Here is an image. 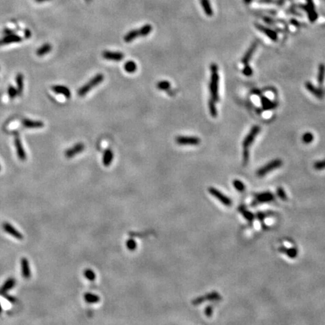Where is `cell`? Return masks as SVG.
<instances>
[{"instance_id": "6da1fadb", "label": "cell", "mask_w": 325, "mask_h": 325, "mask_svg": "<svg viewBox=\"0 0 325 325\" xmlns=\"http://www.w3.org/2000/svg\"><path fill=\"white\" fill-rule=\"evenodd\" d=\"M211 70V78L209 83V92L211 99L215 102L219 101V75H218V66L216 63L210 65Z\"/></svg>"}, {"instance_id": "7a4b0ae2", "label": "cell", "mask_w": 325, "mask_h": 325, "mask_svg": "<svg viewBox=\"0 0 325 325\" xmlns=\"http://www.w3.org/2000/svg\"><path fill=\"white\" fill-rule=\"evenodd\" d=\"M103 81H104V75L101 73L97 74V75H96L95 76H93L89 81H88L85 84H84L83 86L81 87V88L78 90L77 94L79 96H81V97H83L85 95L88 94L93 88L98 86V85H99L100 83H102Z\"/></svg>"}, {"instance_id": "3957f363", "label": "cell", "mask_w": 325, "mask_h": 325, "mask_svg": "<svg viewBox=\"0 0 325 325\" xmlns=\"http://www.w3.org/2000/svg\"><path fill=\"white\" fill-rule=\"evenodd\" d=\"M282 164H283V162H282L281 159H274V160L269 162L267 164L264 165L263 166H262L261 168L259 169L256 172V175L259 178H262V177L265 176L269 172L279 168V167L282 166Z\"/></svg>"}, {"instance_id": "277c9868", "label": "cell", "mask_w": 325, "mask_h": 325, "mask_svg": "<svg viewBox=\"0 0 325 325\" xmlns=\"http://www.w3.org/2000/svg\"><path fill=\"white\" fill-rule=\"evenodd\" d=\"M274 200H275V195L273 193L270 191L263 192V193H257L254 195V200L251 206L255 207L260 203H270V202L274 201Z\"/></svg>"}, {"instance_id": "5b68a950", "label": "cell", "mask_w": 325, "mask_h": 325, "mask_svg": "<svg viewBox=\"0 0 325 325\" xmlns=\"http://www.w3.org/2000/svg\"><path fill=\"white\" fill-rule=\"evenodd\" d=\"M208 193L211 195V196H214L215 198H216L217 200L219 202H221L223 205H224L225 206H232V200H230V198H229L228 196H226V195H224V193H221L220 190H218L216 188H209L208 189Z\"/></svg>"}, {"instance_id": "8992f818", "label": "cell", "mask_w": 325, "mask_h": 325, "mask_svg": "<svg viewBox=\"0 0 325 325\" xmlns=\"http://www.w3.org/2000/svg\"><path fill=\"white\" fill-rule=\"evenodd\" d=\"M175 142L180 145H198L201 140L196 136H178L175 138Z\"/></svg>"}, {"instance_id": "52a82bcc", "label": "cell", "mask_w": 325, "mask_h": 325, "mask_svg": "<svg viewBox=\"0 0 325 325\" xmlns=\"http://www.w3.org/2000/svg\"><path fill=\"white\" fill-rule=\"evenodd\" d=\"M260 127L259 126L255 125L253 126L252 129H251L249 133L245 136L243 142H242V146H243L244 148H248V147L252 144V142H254L256 136L260 133Z\"/></svg>"}, {"instance_id": "ba28073f", "label": "cell", "mask_w": 325, "mask_h": 325, "mask_svg": "<svg viewBox=\"0 0 325 325\" xmlns=\"http://www.w3.org/2000/svg\"><path fill=\"white\" fill-rule=\"evenodd\" d=\"M103 58L108 60L119 62L124 58V54L119 51H111V50H104L102 53Z\"/></svg>"}, {"instance_id": "9c48e42d", "label": "cell", "mask_w": 325, "mask_h": 325, "mask_svg": "<svg viewBox=\"0 0 325 325\" xmlns=\"http://www.w3.org/2000/svg\"><path fill=\"white\" fill-rule=\"evenodd\" d=\"M85 149V145L82 142H78L76 143L74 146L67 149L65 151V156L67 158H72L77 154L81 153Z\"/></svg>"}, {"instance_id": "30bf717a", "label": "cell", "mask_w": 325, "mask_h": 325, "mask_svg": "<svg viewBox=\"0 0 325 325\" xmlns=\"http://www.w3.org/2000/svg\"><path fill=\"white\" fill-rule=\"evenodd\" d=\"M14 145H15L18 158L21 160H22V161L27 160V154H26L25 150H24V147H23L22 142H21L19 136H16L15 138H14Z\"/></svg>"}, {"instance_id": "8fae6325", "label": "cell", "mask_w": 325, "mask_h": 325, "mask_svg": "<svg viewBox=\"0 0 325 325\" xmlns=\"http://www.w3.org/2000/svg\"><path fill=\"white\" fill-rule=\"evenodd\" d=\"M2 227H3V230H4L6 233H8L11 235V236L15 238V239H20V240L24 239L23 235L21 234L19 231H17V230H16L12 225H11V224H9V223H6V222L4 223L2 225Z\"/></svg>"}, {"instance_id": "7c38bea8", "label": "cell", "mask_w": 325, "mask_h": 325, "mask_svg": "<svg viewBox=\"0 0 325 325\" xmlns=\"http://www.w3.org/2000/svg\"><path fill=\"white\" fill-rule=\"evenodd\" d=\"M305 87L312 94L315 95L318 99H322L324 97V92L321 88H318L312 84L310 81H306L305 84Z\"/></svg>"}, {"instance_id": "4fadbf2b", "label": "cell", "mask_w": 325, "mask_h": 325, "mask_svg": "<svg viewBox=\"0 0 325 325\" xmlns=\"http://www.w3.org/2000/svg\"><path fill=\"white\" fill-rule=\"evenodd\" d=\"M22 125L28 129H39L44 126V123L40 121H33L30 119H24Z\"/></svg>"}, {"instance_id": "5bb4252c", "label": "cell", "mask_w": 325, "mask_h": 325, "mask_svg": "<svg viewBox=\"0 0 325 325\" xmlns=\"http://www.w3.org/2000/svg\"><path fill=\"white\" fill-rule=\"evenodd\" d=\"M257 42H253L252 45H251L250 47H249V48L247 50V51L245 52V54L243 57L242 58V64H244V65H245V64H248V62L250 61V60H251V58H252L253 54H254V52H255L256 49H257Z\"/></svg>"}, {"instance_id": "9a60e30c", "label": "cell", "mask_w": 325, "mask_h": 325, "mask_svg": "<svg viewBox=\"0 0 325 325\" xmlns=\"http://www.w3.org/2000/svg\"><path fill=\"white\" fill-rule=\"evenodd\" d=\"M260 97L263 110L267 111V110L274 109V108H275L278 106V103H277V102L271 101L270 99H268V98L266 97V96H262V95H260Z\"/></svg>"}, {"instance_id": "2e32d148", "label": "cell", "mask_w": 325, "mask_h": 325, "mask_svg": "<svg viewBox=\"0 0 325 325\" xmlns=\"http://www.w3.org/2000/svg\"><path fill=\"white\" fill-rule=\"evenodd\" d=\"M51 90L54 93L57 94H61L65 96L67 99H69L71 97V91L67 87L63 86V85H54L51 88Z\"/></svg>"}, {"instance_id": "e0dca14e", "label": "cell", "mask_w": 325, "mask_h": 325, "mask_svg": "<svg viewBox=\"0 0 325 325\" xmlns=\"http://www.w3.org/2000/svg\"><path fill=\"white\" fill-rule=\"evenodd\" d=\"M22 41V38L21 36L15 35V34H9L5 36L2 40H0V45H9L11 43H16V42H20Z\"/></svg>"}, {"instance_id": "ac0fdd59", "label": "cell", "mask_w": 325, "mask_h": 325, "mask_svg": "<svg viewBox=\"0 0 325 325\" xmlns=\"http://www.w3.org/2000/svg\"><path fill=\"white\" fill-rule=\"evenodd\" d=\"M21 272H22V275L26 279H29L31 276L30 269H29V262L27 259L25 257H23L21 260Z\"/></svg>"}, {"instance_id": "d6986e66", "label": "cell", "mask_w": 325, "mask_h": 325, "mask_svg": "<svg viewBox=\"0 0 325 325\" xmlns=\"http://www.w3.org/2000/svg\"><path fill=\"white\" fill-rule=\"evenodd\" d=\"M113 159H114V153L111 148H107L104 151L103 157V164L105 166L108 167L112 162Z\"/></svg>"}, {"instance_id": "ffe728a7", "label": "cell", "mask_w": 325, "mask_h": 325, "mask_svg": "<svg viewBox=\"0 0 325 325\" xmlns=\"http://www.w3.org/2000/svg\"><path fill=\"white\" fill-rule=\"evenodd\" d=\"M278 251L282 254H285L290 258H295L298 255V251L296 248H287L284 246H281L278 248Z\"/></svg>"}, {"instance_id": "44dd1931", "label": "cell", "mask_w": 325, "mask_h": 325, "mask_svg": "<svg viewBox=\"0 0 325 325\" xmlns=\"http://www.w3.org/2000/svg\"><path fill=\"white\" fill-rule=\"evenodd\" d=\"M256 27H257V28L259 29V30L261 31V32H263L264 34H266V35L268 36L270 39H272V41H276L277 39H278V36H277L276 32H274V31L272 30V29H268V28H267L265 27H263V26L261 25H258V24H257Z\"/></svg>"}, {"instance_id": "7402d4cb", "label": "cell", "mask_w": 325, "mask_h": 325, "mask_svg": "<svg viewBox=\"0 0 325 325\" xmlns=\"http://www.w3.org/2000/svg\"><path fill=\"white\" fill-rule=\"evenodd\" d=\"M138 37H140L139 29H132V30L128 32L127 33L124 35V40L126 43H129V42H133V41L135 40L136 39H137Z\"/></svg>"}, {"instance_id": "603a6c76", "label": "cell", "mask_w": 325, "mask_h": 325, "mask_svg": "<svg viewBox=\"0 0 325 325\" xmlns=\"http://www.w3.org/2000/svg\"><path fill=\"white\" fill-rule=\"evenodd\" d=\"M238 211H239V212L242 215V216H243L247 221H248L249 222H252L253 220L254 219V218H255V215H254L253 213L251 212V211H249L243 205H241V206H239Z\"/></svg>"}, {"instance_id": "cb8c5ba5", "label": "cell", "mask_w": 325, "mask_h": 325, "mask_svg": "<svg viewBox=\"0 0 325 325\" xmlns=\"http://www.w3.org/2000/svg\"><path fill=\"white\" fill-rule=\"evenodd\" d=\"M16 284V281L14 278H10L5 282L4 285H2L1 289H0V294L1 293H7L9 290H11V288H13L14 287Z\"/></svg>"}, {"instance_id": "d4e9b609", "label": "cell", "mask_w": 325, "mask_h": 325, "mask_svg": "<svg viewBox=\"0 0 325 325\" xmlns=\"http://www.w3.org/2000/svg\"><path fill=\"white\" fill-rule=\"evenodd\" d=\"M84 300L87 303H91V304H93V303H97L100 301V297L98 295L93 293H90V292L86 293L84 295Z\"/></svg>"}, {"instance_id": "484cf974", "label": "cell", "mask_w": 325, "mask_h": 325, "mask_svg": "<svg viewBox=\"0 0 325 325\" xmlns=\"http://www.w3.org/2000/svg\"><path fill=\"white\" fill-rule=\"evenodd\" d=\"M325 78V65L324 63H321L318 65V83L320 87L322 86L324 83Z\"/></svg>"}, {"instance_id": "4316f807", "label": "cell", "mask_w": 325, "mask_h": 325, "mask_svg": "<svg viewBox=\"0 0 325 325\" xmlns=\"http://www.w3.org/2000/svg\"><path fill=\"white\" fill-rule=\"evenodd\" d=\"M52 50V46L50 44L46 43L45 45L41 46L39 49L36 51V54H37L39 57H42V56H45V54L47 53H50Z\"/></svg>"}, {"instance_id": "83f0119b", "label": "cell", "mask_w": 325, "mask_h": 325, "mask_svg": "<svg viewBox=\"0 0 325 325\" xmlns=\"http://www.w3.org/2000/svg\"><path fill=\"white\" fill-rule=\"evenodd\" d=\"M16 84H17V90L18 94H21L24 90V75L21 73H18L16 76Z\"/></svg>"}, {"instance_id": "f1b7e54d", "label": "cell", "mask_w": 325, "mask_h": 325, "mask_svg": "<svg viewBox=\"0 0 325 325\" xmlns=\"http://www.w3.org/2000/svg\"><path fill=\"white\" fill-rule=\"evenodd\" d=\"M124 68L125 71L127 72L128 73H134L137 70V65L134 61L129 60V61L126 62L124 63Z\"/></svg>"}, {"instance_id": "f546056e", "label": "cell", "mask_w": 325, "mask_h": 325, "mask_svg": "<svg viewBox=\"0 0 325 325\" xmlns=\"http://www.w3.org/2000/svg\"><path fill=\"white\" fill-rule=\"evenodd\" d=\"M205 300H208V301H218L221 300V297L218 292L212 291L211 293H208L204 296Z\"/></svg>"}, {"instance_id": "4dcf8cb0", "label": "cell", "mask_w": 325, "mask_h": 325, "mask_svg": "<svg viewBox=\"0 0 325 325\" xmlns=\"http://www.w3.org/2000/svg\"><path fill=\"white\" fill-rule=\"evenodd\" d=\"M139 34H140V37H144V36H147L152 31V26L150 24H145V25L142 26L140 29H139Z\"/></svg>"}, {"instance_id": "1f68e13d", "label": "cell", "mask_w": 325, "mask_h": 325, "mask_svg": "<svg viewBox=\"0 0 325 325\" xmlns=\"http://www.w3.org/2000/svg\"><path fill=\"white\" fill-rule=\"evenodd\" d=\"M208 108H209V112L211 117L217 118V116H218V110L216 108L215 102L213 99H210L208 100Z\"/></svg>"}, {"instance_id": "d6a6232c", "label": "cell", "mask_w": 325, "mask_h": 325, "mask_svg": "<svg viewBox=\"0 0 325 325\" xmlns=\"http://www.w3.org/2000/svg\"><path fill=\"white\" fill-rule=\"evenodd\" d=\"M201 3L205 13H206L208 16L212 15V10H211V6H210L209 3H208V0H201Z\"/></svg>"}, {"instance_id": "836d02e7", "label": "cell", "mask_w": 325, "mask_h": 325, "mask_svg": "<svg viewBox=\"0 0 325 325\" xmlns=\"http://www.w3.org/2000/svg\"><path fill=\"white\" fill-rule=\"evenodd\" d=\"M84 277L87 279L91 281V282L94 281L96 278V273L93 272V270H90V269H86L84 271Z\"/></svg>"}, {"instance_id": "e575fe53", "label": "cell", "mask_w": 325, "mask_h": 325, "mask_svg": "<svg viewBox=\"0 0 325 325\" xmlns=\"http://www.w3.org/2000/svg\"><path fill=\"white\" fill-rule=\"evenodd\" d=\"M157 88L160 90H167L171 88V84L168 81H160L157 84Z\"/></svg>"}, {"instance_id": "d590c367", "label": "cell", "mask_w": 325, "mask_h": 325, "mask_svg": "<svg viewBox=\"0 0 325 325\" xmlns=\"http://www.w3.org/2000/svg\"><path fill=\"white\" fill-rule=\"evenodd\" d=\"M233 185L234 188L239 192H243L245 191V184L238 179H235L233 181Z\"/></svg>"}, {"instance_id": "8d00e7d4", "label": "cell", "mask_w": 325, "mask_h": 325, "mask_svg": "<svg viewBox=\"0 0 325 325\" xmlns=\"http://www.w3.org/2000/svg\"><path fill=\"white\" fill-rule=\"evenodd\" d=\"M302 140L305 144H309L314 140V136L311 133L307 132L305 134H303V137H302Z\"/></svg>"}, {"instance_id": "74e56055", "label": "cell", "mask_w": 325, "mask_h": 325, "mask_svg": "<svg viewBox=\"0 0 325 325\" xmlns=\"http://www.w3.org/2000/svg\"><path fill=\"white\" fill-rule=\"evenodd\" d=\"M126 246L129 251H135L137 248V243L133 239H129L126 242Z\"/></svg>"}, {"instance_id": "f35d334b", "label": "cell", "mask_w": 325, "mask_h": 325, "mask_svg": "<svg viewBox=\"0 0 325 325\" xmlns=\"http://www.w3.org/2000/svg\"><path fill=\"white\" fill-rule=\"evenodd\" d=\"M276 193H277V195H278V196L281 199V200H283V201H287V200H288V196H287V194H286V193H285L284 188H282V187L278 188L276 190Z\"/></svg>"}, {"instance_id": "ab89813d", "label": "cell", "mask_w": 325, "mask_h": 325, "mask_svg": "<svg viewBox=\"0 0 325 325\" xmlns=\"http://www.w3.org/2000/svg\"><path fill=\"white\" fill-rule=\"evenodd\" d=\"M8 93H9L10 99H14V98H15L16 96H17V95L18 94L17 88H15L14 87H13L12 85H11V86H9V89H8Z\"/></svg>"}, {"instance_id": "60d3db41", "label": "cell", "mask_w": 325, "mask_h": 325, "mask_svg": "<svg viewBox=\"0 0 325 325\" xmlns=\"http://www.w3.org/2000/svg\"><path fill=\"white\" fill-rule=\"evenodd\" d=\"M314 168L316 170H325V159L322 160H318L314 163Z\"/></svg>"}, {"instance_id": "b9f144b4", "label": "cell", "mask_w": 325, "mask_h": 325, "mask_svg": "<svg viewBox=\"0 0 325 325\" xmlns=\"http://www.w3.org/2000/svg\"><path fill=\"white\" fill-rule=\"evenodd\" d=\"M242 74L248 77L252 76L253 75V69L249 66L248 64H245V65L244 69H242Z\"/></svg>"}, {"instance_id": "7bdbcfd3", "label": "cell", "mask_w": 325, "mask_h": 325, "mask_svg": "<svg viewBox=\"0 0 325 325\" xmlns=\"http://www.w3.org/2000/svg\"><path fill=\"white\" fill-rule=\"evenodd\" d=\"M270 214H272V213H270V212H267V213L258 212V213H257V214H256L255 217L257 218V219L259 220V221H260L263 223V220L265 219L266 218H267V216L268 215H270Z\"/></svg>"}, {"instance_id": "ee69618b", "label": "cell", "mask_w": 325, "mask_h": 325, "mask_svg": "<svg viewBox=\"0 0 325 325\" xmlns=\"http://www.w3.org/2000/svg\"><path fill=\"white\" fill-rule=\"evenodd\" d=\"M249 160V151L248 148H244L243 151V164L247 165Z\"/></svg>"}, {"instance_id": "f6af8a7d", "label": "cell", "mask_w": 325, "mask_h": 325, "mask_svg": "<svg viewBox=\"0 0 325 325\" xmlns=\"http://www.w3.org/2000/svg\"><path fill=\"white\" fill-rule=\"evenodd\" d=\"M1 296H2L3 297H5L6 299V300H8V301H9L10 303H16V299L14 297H13L10 296V295L7 294V293H1Z\"/></svg>"}, {"instance_id": "bcb514c9", "label": "cell", "mask_w": 325, "mask_h": 325, "mask_svg": "<svg viewBox=\"0 0 325 325\" xmlns=\"http://www.w3.org/2000/svg\"><path fill=\"white\" fill-rule=\"evenodd\" d=\"M213 312V308L211 306H208L205 309V314L207 317H211L212 316Z\"/></svg>"}, {"instance_id": "7dc6e473", "label": "cell", "mask_w": 325, "mask_h": 325, "mask_svg": "<svg viewBox=\"0 0 325 325\" xmlns=\"http://www.w3.org/2000/svg\"><path fill=\"white\" fill-rule=\"evenodd\" d=\"M30 35H31L30 31L28 30V29L27 30H26V36H27V38H29Z\"/></svg>"}, {"instance_id": "c3c4849f", "label": "cell", "mask_w": 325, "mask_h": 325, "mask_svg": "<svg viewBox=\"0 0 325 325\" xmlns=\"http://www.w3.org/2000/svg\"><path fill=\"white\" fill-rule=\"evenodd\" d=\"M47 1H50V0H35V2H39V3L45 2H47Z\"/></svg>"}, {"instance_id": "681fc988", "label": "cell", "mask_w": 325, "mask_h": 325, "mask_svg": "<svg viewBox=\"0 0 325 325\" xmlns=\"http://www.w3.org/2000/svg\"><path fill=\"white\" fill-rule=\"evenodd\" d=\"M2 308L1 304H0V314H1V313H2Z\"/></svg>"}, {"instance_id": "f907efd6", "label": "cell", "mask_w": 325, "mask_h": 325, "mask_svg": "<svg viewBox=\"0 0 325 325\" xmlns=\"http://www.w3.org/2000/svg\"><path fill=\"white\" fill-rule=\"evenodd\" d=\"M85 1H86L87 2H91V0H85Z\"/></svg>"}, {"instance_id": "816d5d0a", "label": "cell", "mask_w": 325, "mask_h": 325, "mask_svg": "<svg viewBox=\"0 0 325 325\" xmlns=\"http://www.w3.org/2000/svg\"><path fill=\"white\" fill-rule=\"evenodd\" d=\"M0 170H1V166H0Z\"/></svg>"}]
</instances>
